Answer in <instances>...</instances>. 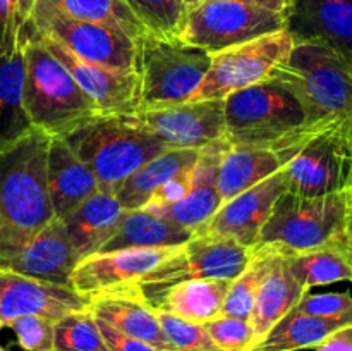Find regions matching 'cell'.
<instances>
[{"label":"cell","instance_id":"1","mask_svg":"<svg viewBox=\"0 0 352 351\" xmlns=\"http://www.w3.org/2000/svg\"><path fill=\"white\" fill-rule=\"evenodd\" d=\"M50 136L31 129L0 147V267L54 220L47 189Z\"/></svg>","mask_w":352,"mask_h":351},{"label":"cell","instance_id":"2","mask_svg":"<svg viewBox=\"0 0 352 351\" xmlns=\"http://www.w3.org/2000/svg\"><path fill=\"white\" fill-rule=\"evenodd\" d=\"M223 124L229 145L278 151L285 164L316 126L308 124L298 96L272 78L226 96Z\"/></svg>","mask_w":352,"mask_h":351},{"label":"cell","instance_id":"3","mask_svg":"<svg viewBox=\"0 0 352 351\" xmlns=\"http://www.w3.org/2000/svg\"><path fill=\"white\" fill-rule=\"evenodd\" d=\"M17 45L24 55L23 107L33 129L50 138L64 136L98 116L71 72L34 34L21 31Z\"/></svg>","mask_w":352,"mask_h":351},{"label":"cell","instance_id":"4","mask_svg":"<svg viewBox=\"0 0 352 351\" xmlns=\"http://www.w3.org/2000/svg\"><path fill=\"white\" fill-rule=\"evenodd\" d=\"M65 143L98 181V191L116 195L133 172L167 150L158 138L131 126L122 116H95L64 134Z\"/></svg>","mask_w":352,"mask_h":351},{"label":"cell","instance_id":"5","mask_svg":"<svg viewBox=\"0 0 352 351\" xmlns=\"http://www.w3.org/2000/svg\"><path fill=\"white\" fill-rule=\"evenodd\" d=\"M270 78L298 96L308 124L351 114L352 64L320 41L294 40L289 57Z\"/></svg>","mask_w":352,"mask_h":351},{"label":"cell","instance_id":"6","mask_svg":"<svg viewBox=\"0 0 352 351\" xmlns=\"http://www.w3.org/2000/svg\"><path fill=\"white\" fill-rule=\"evenodd\" d=\"M349 191L301 196L284 191L275 202L254 248H267L280 257L301 253L344 240L349 220Z\"/></svg>","mask_w":352,"mask_h":351},{"label":"cell","instance_id":"7","mask_svg":"<svg viewBox=\"0 0 352 351\" xmlns=\"http://www.w3.org/2000/svg\"><path fill=\"white\" fill-rule=\"evenodd\" d=\"M212 54L181 41L160 40L144 34L136 40L134 71L140 79V107L177 105L189 102L201 85Z\"/></svg>","mask_w":352,"mask_h":351},{"label":"cell","instance_id":"8","mask_svg":"<svg viewBox=\"0 0 352 351\" xmlns=\"http://www.w3.org/2000/svg\"><path fill=\"white\" fill-rule=\"evenodd\" d=\"M282 172L287 191L296 195L346 191L352 181V133L347 117L316 124Z\"/></svg>","mask_w":352,"mask_h":351},{"label":"cell","instance_id":"9","mask_svg":"<svg viewBox=\"0 0 352 351\" xmlns=\"http://www.w3.org/2000/svg\"><path fill=\"white\" fill-rule=\"evenodd\" d=\"M23 30L52 38L72 55L91 64L134 71L136 40L103 24L67 16L50 0H36L30 23Z\"/></svg>","mask_w":352,"mask_h":351},{"label":"cell","instance_id":"10","mask_svg":"<svg viewBox=\"0 0 352 351\" xmlns=\"http://www.w3.org/2000/svg\"><path fill=\"white\" fill-rule=\"evenodd\" d=\"M254 250L229 237L196 234L136 284L146 303L179 282L234 279L246 268Z\"/></svg>","mask_w":352,"mask_h":351},{"label":"cell","instance_id":"11","mask_svg":"<svg viewBox=\"0 0 352 351\" xmlns=\"http://www.w3.org/2000/svg\"><path fill=\"white\" fill-rule=\"evenodd\" d=\"M287 28V17L241 0H203L191 7L179 40L208 54Z\"/></svg>","mask_w":352,"mask_h":351},{"label":"cell","instance_id":"12","mask_svg":"<svg viewBox=\"0 0 352 351\" xmlns=\"http://www.w3.org/2000/svg\"><path fill=\"white\" fill-rule=\"evenodd\" d=\"M294 36L287 28L212 54L201 85L189 102L223 100L239 89L265 81L289 57Z\"/></svg>","mask_w":352,"mask_h":351},{"label":"cell","instance_id":"13","mask_svg":"<svg viewBox=\"0 0 352 351\" xmlns=\"http://www.w3.org/2000/svg\"><path fill=\"white\" fill-rule=\"evenodd\" d=\"M131 126L158 138L168 148L201 150L226 134L223 100H201L177 105L136 109L124 114Z\"/></svg>","mask_w":352,"mask_h":351},{"label":"cell","instance_id":"14","mask_svg":"<svg viewBox=\"0 0 352 351\" xmlns=\"http://www.w3.org/2000/svg\"><path fill=\"white\" fill-rule=\"evenodd\" d=\"M179 246L129 248L91 253L78 262L69 277V288L86 298L113 289L131 288L170 257Z\"/></svg>","mask_w":352,"mask_h":351},{"label":"cell","instance_id":"15","mask_svg":"<svg viewBox=\"0 0 352 351\" xmlns=\"http://www.w3.org/2000/svg\"><path fill=\"white\" fill-rule=\"evenodd\" d=\"M43 47L71 72L79 88L95 103L100 116H124L140 107V79L136 71H116L76 57L52 38L36 34Z\"/></svg>","mask_w":352,"mask_h":351},{"label":"cell","instance_id":"16","mask_svg":"<svg viewBox=\"0 0 352 351\" xmlns=\"http://www.w3.org/2000/svg\"><path fill=\"white\" fill-rule=\"evenodd\" d=\"M85 310H89V298L69 286L50 284L0 268V322L3 327L23 315H41L57 322L67 313Z\"/></svg>","mask_w":352,"mask_h":351},{"label":"cell","instance_id":"17","mask_svg":"<svg viewBox=\"0 0 352 351\" xmlns=\"http://www.w3.org/2000/svg\"><path fill=\"white\" fill-rule=\"evenodd\" d=\"M284 191H287V182L284 172L278 171L253 188L223 202L199 234L229 237L243 246L254 248L261 227Z\"/></svg>","mask_w":352,"mask_h":351},{"label":"cell","instance_id":"18","mask_svg":"<svg viewBox=\"0 0 352 351\" xmlns=\"http://www.w3.org/2000/svg\"><path fill=\"white\" fill-rule=\"evenodd\" d=\"M226 147V138L203 147L199 150L198 162L192 169V182L188 195L179 203L157 209L151 213L189 229L195 233V236L201 233L203 227L212 220V217L219 212L223 203L219 184H217V172H219V162Z\"/></svg>","mask_w":352,"mask_h":351},{"label":"cell","instance_id":"19","mask_svg":"<svg viewBox=\"0 0 352 351\" xmlns=\"http://www.w3.org/2000/svg\"><path fill=\"white\" fill-rule=\"evenodd\" d=\"M287 30L294 40L320 41L352 64V0H292Z\"/></svg>","mask_w":352,"mask_h":351},{"label":"cell","instance_id":"20","mask_svg":"<svg viewBox=\"0 0 352 351\" xmlns=\"http://www.w3.org/2000/svg\"><path fill=\"white\" fill-rule=\"evenodd\" d=\"M81 260L72 248L64 222L54 219L43 227L23 251L10 258L0 268H9L21 275L50 282L57 286H69V277Z\"/></svg>","mask_w":352,"mask_h":351},{"label":"cell","instance_id":"21","mask_svg":"<svg viewBox=\"0 0 352 351\" xmlns=\"http://www.w3.org/2000/svg\"><path fill=\"white\" fill-rule=\"evenodd\" d=\"M89 312L113 329L150 344L158 351H174L167 343L158 320L136 286L102 292L89 298Z\"/></svg>","mask_w":352,"mask_h":351},{"label":"cell","instance_id":"22","mask_svg":"<svg viewBox=\"0 0 352 351\" xmlns=\"http://www.w3.org/2000/svg\"><path fill=\"white\" fill-rule=\"evenodd\" d=\"M47 189L54 219L57 220H64L98 191V181L93 172L60 136L48 141Z\"/></svg>","mask_w":352,"mask_h":351},{"label":"cell","instance_id":"23","mask_svg":"<svg viewBox=\"0 0 352 351\" xmlns=\"http://www.w3.org/2000/svg\"><path fill=\"white\" fill-rule=\"evenodd\" d=\"M124 213L126 209L120 205L116 195L96 191L71 215L65 217L62 222L79 258L100 251L116 233Z\"/></svg>","mask_w":352,"mask_h":351},{"label":"cell","instance_id":"24","mask_svg":"<svg viewBox=\"0 0 352 351\" xmlns=\"http://www.w3.org/2000/svg\"><path fill=\"white\" fill-rule=\"evenodd\" d=\"M232 279H196L179 282L148 301L151 308L195 323H206L222 313Z\"/></svg>","mask_w":352,"mask_h":351},{"label":"cell","instance_id":"25","mask_svg":"<svg viewBox=\"0 0 352 351\" xmlns=\"http://www.w3.org/2000/svg\"><path fill=\"white\" fill-rule=\"evenodd\" d=\"M285 165L278 151L268 148L234 147L227 143L219 162L217 184L223 202L253 188Z\"/></svg>","mask_w":352,"mask_h":351},{"label":"cell","instance_id":"26","mask_svg":"<svg viewBox=\"0 0 352 351\" xmlns=\"http://www.w3.org/2000/svg\"><path fill=\"white\" fill-rule=\"evenodd\" d=\"M306 292L308 291H305V288L289 270L285 257L277 255L258 289L251 312L250 322L253 326L256 343L263 339L272 327L301 301Z\"/></svg>","mask_w":352,"mask_h":351},{"label":"cell","instance_id":"27","mask_svg":"<svg viewBox=\"0 0 352 351\" xmlns=\"http://www.w3.org/2000/svg\"><path fill=\"white\" fill-rule=\"evenodd\" d=\"M191 237H195V233L148 210H126L116 233L100 248V251L103 253L129 248H172L184 244Z\"/></svg>","mask_w":352,"mask_h":351},{"label":"cell","instance_id":"28","mask_svg":"<svg viewBox=\"0 0 352 351\" xmlns=\"http://www.w3.org/2000/svg\"><path fill=\"white\" fill-rule=\"evenodd\" d=\"M198 157V148H167L122 182L116 193L117 200L126 210L143 209L155 189L167 179L195 167Z\"/></svg>","mask_w":352,"mask_h":351},{"label":"cell","instance_id":"29","mask_svg":"<svg viewBox=\"0 0 352 351\" xmlns=\"http://www.w3.org/2000/svg\"><path fill=\"white\" fill-rule=\"evenodd\" d=\"M352 326V313L337 319L306 315L294 308L278 320L270 332L258 341L251 351H299L315 350L325 337L342 327Z\"/></svg>","mask_w":352,"mask_h":351},{"label":"cell","instance_id":"30","mask_svg":"<svg viewBox=\"0 0 352 351\" xmlns=\"http://www.w3.org/2000/svg\"><path fill=\"white\" fill-rule=\"evenodd\" d=\"M285 262L296 281L308 292L316 286L340 281L352 282V251L344 240L289 255L285 257Z\"/></svg>","mask_w":352,"mask_h":351},{"label":"cell","instance_id":"31","mask_svg":"<svg viewBox=\"0 0 352 351\" xmlns=\"http://www.w3.org/2000/svg\"><path fill=\"white\" fill-rule=\"evenodd\" d=\"M23 83L24 55L19 45L14 54L0 57V147L33 129L23 107Z\"/></svg>","mask_w":352,"mask_h":351},{"label":"cell","instance_id":"32","mask_svg":"<svg viewBox=\"0 0 352 351\" xmlns=\"http://www.w3.org/2000/svg\"><path fill=\"white\" fill-rule=\"evenodd\" d=\"M50 2L67 16L103 24L127 34L133 40H140L146 34L124 0H50Z\"/></svg>","mask_w":352,"mask_h":351},{"label":"cell","instance_id":"33","mask_svg":"<svg viewBox=\"0 0 352 351\" xmlns=\"http://www.w3.org/2000/svg\"><path fill=\"white\" fill-rule=\"evenodd\" d=\"M254 255L250 264L237 277L230 281V288L227 291L226 301H223L222 313L223 317H234V319L250 320L253 312L254 298L263 282L265 275L272 268L275 257L274 251L267 248H253Z\"/></svg>","mask_w":352,"mask_h":351},{"label":"cell","instance_id":"34","mask_svg":"<svg viewBox=\"0 0 352 351\" xmlns=\"http://www.w3.org/2000/svg\"><path fill=\"white\" fill-rule=\"evenodd\" d=\"M150 36L177 41L189 7L184 0H124Z\"/></svg>","mask_w":352,"mask_h":351},{"label":"cell","instance_id":"35","mask_svg":"<svg viewBox=\"0 0 352 351\" xmlns=\"http://www.w3.org/2000/svg\"><path fill=\"white\" fill-rule=\"evenodd\" d=\"M54 351H110L89 310L72 312L55 322Z\"/></svg>","mask_w":352,"mask_h":351},{"label":"cell","instance_id":"36","mask_svg":"<svg viewBox=\"0 0 352 351\" xmlns=\"http://www.w3.org/2000/svg\"><path fill=\"white\" fill-rule=\"evenodd\" d=\"M157 315L165 339L174 351H223L213 343L205 323L189 322L158 310Z\"/></svg>","mask_w":352,"mask_h":351},{"label":"cell","instance_id":"37","mask_svg":"<svg viewBox=\"0 0 352 351\" xmlns=\"http://www.w3.org/2000/svg\"><path fill=\"white\" fill-rule=\"evenodd\" d=\"M213 343L223 351H251L256 344L250 320L219 315L205 323Z\"/></svg>","mask_w":352,"mask_h":351},{"label":"cell","instance_id":"38","mask_svg":"<svg viewBox=\"0 0 352 351\" xmlns=\"http://www.w3.org/2000/svg\"><path fill=\"white\" fill-rule=\"evenodd\" d=\"M24 351H54L55 322L41 315H23L6 323Z\"/></svg>","mask_w":352,"mask_h":351},{"label":"cell","instance_id":"39","mask_svg":"<svg viewBox=\"0 0 352 351\" xmlns=\"http://www.w3.org/2000/svg\"><path fill=\"white\" fill-rule=\"evenodd\" d=\"M296 312L306 315L323 317V319H337L352 313V296L346 292H325V295H309L306 292L301 301L294 306Z\"/></svg>","mask_w":352,"mask_h":351},{"label":"cell","instance_id":"40","mask_svg":"<svg viewBox=\"0 0 352 351\" xmlns=\"http://www.w3.org/2000/svg\"><path fill=\"white\" fill-rule=\"evenodd\" d=\"M192 169L195 167L188 169V171H182L181 174L167 179L160 188L155 189L153 195L148 198L146 205H144L143 209L148 210V212H153V210L157 209H164V206H170L174 205V203L181 202V200L188 195L189 188H191Z\"/></svg>","mask_w":352,"mask_h":351},{"label":"cell","instance_id":"41","mask_svg":"<svg viewBox=\"0 0 352 351\" xmlns=\"http://www.w3.org/2000/svg\"><path fill=\"white\" fill-rule=\"evenodd\" d=\"M19 41L17 0H0V57L16 52Z\"/></svg>","mask_w":352,"mask_h":351},{"label":"cell","instance_id":"42","mask_svg":"<svg viewBox=\"0 0 352 351\" xmlns=\"http://www.w3.org/2000/svg\"><path fill=\"white\" fill-rule=\"evenodd\" d=\"M96 323H98V329L102 332L103 341H105L110 351H158L153 346H150V344L136 339V337H131L127 334L120 332V330L113 329L112 326H109L103 320L96 319Z\"/></svg>","mask_w":352,"mask_h":351},{"label":"cell","instance_id":"43","mask_svg":"<svg viewBox=\"0 0 352 351\" xmlns=\"http://www.w3.org/2000/svg\"><path fill=\"white\" fill-rule=\"evenodd\" d=\"M315 351H352V326L330 334L315 348Z\"/></svg>","mask_w":352,"mask_h":351},{"label":"cell","instance_id":"44","mask_svg":"<svg viewBox=\"0 0 352 351\" xmlns=\"http://www.w3.org/2000/svg\"><path fill=\"white\" fill-rule=\"evenodd\" d=\"M241 2H246L251 3V6L261 7V9L272 10V12L282 14V16L287 17V21L292 10V0H241Z\"/></svg>","mask_w":352,"mask_h":351},{"label":"cell","instance_id":"45","mask_svg":"<svg viewBox=\"0 0 352 351\" xmlns=\"http://www.w3.org/2000/svg\"><path fill=\"white\" fill-rule=\"evenodd\" d=\"M34 3H36V0H17V24H19V31L30 23Z\"/></svg>","mask_w":352,"mask_h":351},{"label":"cell","instance_id":"46","mask_svg":"<svg viewBox=\"0 0 352 351\" xmlns=\"http://www.w3.org/2000/svg\"><path fill=\"white\" fill-rule=\"evenodd\" d=\"M344 241H346L347 246L352 250V213L349 217V220H347V226H346V233H344Z\"/></svg>","mask_w":352,"mask_h":351},{"label":"cell","instance_id":"47","mask_svg":"<svg viewBox=\"0 0 352 351\" xmlns=\"http://www.w3.org/2000/svg\"><path fill=\"white\" fill-rule=\"evenodd\" d=\"M186 3H188V7L189 9H191V7H195V6H198V3H201L203 0H184Z\"/></svg>","mask_w":352,"mask_h":351},{"label":"cell","instance_id":"48","mask_svg":"<svg viewBox=\"0 0 352 351\" xmlns=\"http://www.w3.org/2000/svg\"><path fill=\"white\" fill-rule=\"evenodd\" d=\"M347 191H349V198H351V210H352V181H351L349 188H347Z\"/></svg>","mask_w":352,"mask_h":351},{"label":"cell","instance_id":"49","mask_svg":"<svg viewBox=\"0 0 352 351\" xmlns=\"http://www.w3.org/2000/svg\"><path fill=\"white\" fill-rule=\"evenodd\" d=\"M347 123H349L351 133H352V110H351V114H349V116H347Z\"/></svg>","mask_w":352,"mask_h":351},{"label":"cell","instance_id":"50","mask_svg":"<svg viewBox=\"0 0 352 351\" xmlns=\"http://www.w3.org/2000/svg\"><path fill=\"white\" fill-rule=\"evenodd\" d=\"M3 329V323L2 322H0V330H2ZM0 351H6V350H3V348L2 346H0Z\"/></svg>","mask_w":352,"mask_h":351},{"label":"cell","instance_id":"51","mask_svg":"<svg viewBox=\"0 0 352 351\" xmlns=\"http://www.w3.org/2000/svg\"><path fill=\"white\" fill-rule=\"evenodd\" d=\"M347 248H349V246H347ZM349 250H351V248H349ZM351 251H352V250H351Z\"/></svg>","mask_w":352,"mask_h":351}]
</instances>
